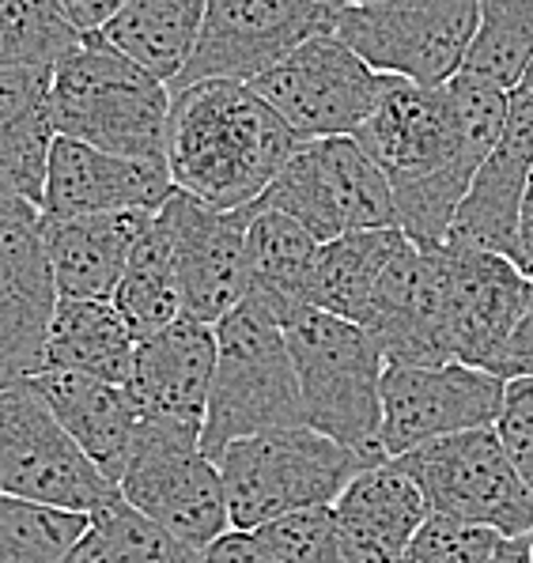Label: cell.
Returning a JSON list of instances; mask_svg holds the SVG:
<instances>
[{
    "label": "cell",
    "instance_id": "6da1fadb",
    "mask_svg": "<svg viewBox=\"0 0 533 563\" xmlns=\"http://www.w3.org/2000/svg\"><path fill=\"white\" fill-rule=\"evenodd\" d=\"M507 114L511 91L473 73L454 76L446 88L386 76L356 141L390 178L398 223L420 250L446 246L454 212L500 144Z\"/></svg>",
    "mask_w": 533,
    "mask_h": 563
},
{
    "label": "cell",
    "instance_id": "7a4b0ae2",
    "mask_svg": "<svg viewBox=\"0 0 533 563\" xmlns=\"http://www.w3.org/2000/svg\"><path fill=\"white\" fill-rule=\"evenodd\" d=\"M299 136L243 80H197L175 88L167 170L201 205L238 212L265 197Z\"/></svg>",
    "mask_w": 533,
    "mask_h": 563
},
{
    "label": "cell",
    "instance_id": "3957f363",
    "mask_svg": "<svg viewBox=\"0 0 533 563\" xmlns=\"http://www.w3.org/2000/svg\"><path fill=\"white\" fill-rule=\"evenodd\" d=\"M170 102V84L110 46L102 34H84L80 46L54 65L49 114L57 136L91 148L167 163Z\"/></svg>",
    "mask_w": 533,
    "mask_h": 563
},
{
    "label": "cell",
    "instance_id": "277c9868",
    "mask_svg": "<svg viewBox=\"0 0 533 563\" xmlns=\"http://www.w3.org/2000/svg\"><path fill=\"white\" fill-rule=\"evenodd\" d=\"M284 336L299 371L307 428L371 465L390 462L382 450L386 352L371 329L307 307L284 322Z\"/></svg>",
    "mask_w": 533,
    "mask_h": 563
},
{
    "label": "cell",
    "instance_id": "5b68a950",
    "mask_svg": "<svg viewBox=\"0 0 533 563\" xmlns=\"http://www.w3.org/2000/svg\"><path fill=\"white\" fill-rule=\"evenodd\" d=\"M216 378L201 443L212 457L238 439L307 428L303 389L284 325L257 302H238L216 325Z\"/></svg>",
    "mask_w": 533,
    "mask_h": 563
},
{
    "label": "cell",
    "instance_id": "8992f818",
    "mask_svg": "<svg viewBox=\"0 0 533 563\" xmlns=\"http://www.w3.org/2000/svg\"><path fill=\"white\" fill-rule=\"evenodd\" d=\"M231 530L257 533L299 510L333 507L371 462L314 428L238 439L216 457Z\"/></svg>",
    "mask_w": 533,
    "mask_h": 563
},
{
    "label": "cell",
    "instance_id": "52a82bcc",
    "mask_svg": "<svg viewBox=\"0 0 533 563\" xmlns=\"http://www.w3.org/2000/svg\"><path fill=\"white\" fill-rule=\"evenodd\" d=\"M118 492L129 507L182 537L197 552L231 530L220 465L193 423L141 420Z\"/></svg>",
    "mask_w": 533,
    "mask_h": 563
},
{
    "label": "cell",
    "instance_id": "ba28073f",
    "mask_svg": "<svg viewBox=\"0 0 533 563\" xmlns=\"http://www.w3.org/2000/svg\"><path fill=\"white\" fill-rule=\"evenodd\" d=\"M257 205L291 216L318 242L345 239L356 231L401 228L390 178L356 136L299 144Z\"/></svg>",
    "mask_w": 533,
    "mask_h": 563
},
{
    "label": "cell",
    "instance_id": "9c48e42d",
    "mask_svg": "<svg viewBox=\"0 0 533 563\" xmlns=\"http://www.w3.org/2000/svg\"><path fill=\"white\" fill-rule=\"evenodd\" d=\"M0 496L80 515H95L122 496L65 431L34 378L0 389Z\"/></svg>",
    "mask_w": 533,
    "mask_h": 563
},
{
    "label": "cell",
    "instance_id": "30bf717a",
    "mask_svg": "<svg viewBox=\"0 0 533 563\" xmlns=\"http://www.w3.org/2000/svg\"><path fill=\"white\" fill-rule=\"evenodd\" d=\"M480 0H367L341 8L337 31L375 73L446 88L466 73Z\"/></svg>",
    "mask_w": 533,
    "mask_h": 563
},
{
    "label": "cell",
    "instance_id": "8fae6325",
    "mask_svg": "<svg viewBox=\"0 0 533 563\" xmlns=\"http://www.w3.org/2000/svg\"><path fill=\"white\" fill-rule=\"evenodd\" d=\"M393 462L417 481L432 515L500 537H533V488L522 481L496 428L462 431Z\"/></svg>",
    "mask_w": 533,
    "mask_h": 563
},
{
    "label": "cell",
    "instance_id": "7c38bea8",
    "mask_svg": "<svg viewBox=\"0 0 533 563\" xmlns=\"http://www.w3.org/2000/svg\"><path fill=\"white\" fill-rule=\"evenodd\" d=\"M382 84L386 76L375 73L337 31H325L265 68L251 80V88L307 144L356 136L359 125L371 118Z\"/></svg>",
    "mask_w": 533,
    "mask_h": 563
},
{
    "label": "cell",
    "instance_id": "4fadbf2b",
    "mask_svg": "<svg viewBox=\"0 0 533 563\" xmlns=\"http://www.w3.org/2000/svg\"><path fill=\"white\" fill-rule=\"evenodd\" d=\"M507 383L469 363H386L382 375V450L406 457L412 450L496 428Z\"/></svg>",
    "mask_w": 533,
    "mask_h": 563
},
{
    "label": "cell",
    "instance_id": "5bb4252c",
    "mask_svg": "<svg viewBox=\"0 0 533 563\" xmlns=\"http://www.w3.org/2000/svg\"><path fill=\"white\" fill-rule=\"evenodd\" d=\"M337 15L341 8L330 0H209L201 38L175 88L197 80L251 84L291 49L337 27Z\"/></svg>",
    "mask_w": 533,
    "mask_h": 563
},
{
    "label": "cell",
    "instance_id": "9a60e30c",
    "mask_svg": "<svg viewBox=\"0 0 533 563\" xmlns=\"http://www.w3.org/2000/svg\"><path fill=\"white\" fill-rule=\"evenodd\" d=\"M254 205L238 212L201 205L178 189L159 208V223L170 239V254L182 288V314L204 325H220L246 299V235Z\"/></svg>",
    "mask_w": 533,
    "mask_h": 563
},
{
    "label": "cell",
    "instance_id": "2e32d148",
    "mask_svg": "<svg viewBox=\"0 0 533 563\" xmlns=\"http://www.w3.org/2000/svg\"><path fill=\"white\" fill-rule=\"evenodd\" d=\"M386 363H454L451 349V262L443 250L406 242L386 268L367 325Z\"/></svg>",
    "mask_w": 533,
    "mask_h": 563
},
{
    "label": "cell",
    "instance_id": "e0dca14e",
    "mask_svg": "<svg viewBox=\"0 0 533 563\" xmlns=\"http://www.w3.org/2000/svg\"><path fill=\"white\" fill-rule=\"evenodd\" d=\"M178 194L167 163L129 159L91 148L73 136H57L46 163L38 216H114L159 212Z\"/></svg>",
    "mask_w": 533,
    "mask_h": 563
},
{
    "label": "cell",
    "instance_id": "ac0fdd59",
    "mask_svg": "<svg viewBox=\"0 0 533 563\" xmlns=\"http://www.w3.org/2000/svg\"><path fill=\"white\" fill-rule=\"evenodd\" d=\"M57 302L62 296L38 220L0 223V389L46 371V341Z\"/></svg>",
    "mask_w": 533,
    "mask_h": 563
},
{
    "label": "cell",
    "instance_id": "d6986e66",
    "mask_svg": "<svg viewBox=\"0 0 533 563\" xmlns=\"http://www.w3.org/2000/svg\"><path fill=\"white\" fill-rule=\"evenodd\" d=\"M533 181V95L514 88L507 129L496 152L473 178L466 201L458 205L446 246L485 250L514 262L519 250V220Z\"/></svg>",
    "mask_w": 533,
    "mask_h": 563
},
{
    "label": "cell",
    "instance_id": "ffe728a7",
    "mask_svg": "<svg viewBox=\"0 0 533 563\" xmlns=\"http://www.w3.org/2000/svg\"><path fill=\"white\" fill-rule=\"evenodd\" d=\"M451 262V349L454 363L492 371L507 336L533 299V280L511 257L446 246Z\"/></svg>",
    "mask_w": 533,
    "mask_h": 563
},
{
    "label": "cell",
    "instance_id": "44dd1931",
    "mask_svg": "<svg viewBox=\"0 0 533 563\" xmlns=\"http://www.w3.org/2000/svg\"><path fill=\"white\" fill-rule=\"evenodd\" d=\"M216 325L178 318L163 333L136 344L129 394L144 420H178L204 431L212 378H216Z\"/></svg>",
    "mask_w": 533,
    "mask_h": 563
},
{
    "label": "cell",
    "instance_id": "7402d4cb",
    "mask_svg": "<svg viewBox=\"0 0 533 563\" xmlns=\"http://www.w3.org/2000/svg\"><path fill=\"white\" fill-rule=\"evenodd\" d=\"M156 212L38 216L54 284L62 299H114L129 257Z\"/></svg>",
    "mask_w": 533,
    "mask_h": 563
},
{
    "label": "cell",
    "instance_id": "603a6c76",
    "mask_svg": "<svg viewBox=\"0 0 533 563\" xmlns=\"http://www.w3.org/2000/svg\"><path fill=\"white\" fill-rule=\"evenodd\" d=\"M333 518L352 563H401L412 537L432 518V507L417 481L390 457L341 492Z\"/></svg>",
    "mask_w": 533,
    "mask_h": 563
},
{
    "label": "cell",
    "instance_id": "cb8c5ba5",
    "mask_svg": "<svg viewBox=\"0 0 533 563\" xmlns=\"http://www.w3.org/2000/svg\"><path fill=\"white\" fill-rule=\"evenodd\" d=\"M34 386L42 389L49 409L65 423L68 435L80 443L84 454L114 484L122 481L125 462L133 454V439L144 420L133 394L118 383L76 375V371H42Z\"/></svg>",
    "mask_w": 533,
    "mask_h": 563
},
{
    "label": "cell",
    "instance_id": "d4e9b609",
    "mask_svg": "<svg viewBox=\"0 0 533 563\" xmlns=\"http://www.w3.org/2000/svg\"><path fill=\"white\" fill-rule=\"evenodd\" d=\"M322 254L303 223L273 208L254 205L251 235H246V302H257L284 325L311 302V276Z\"/></svg>",
    "mask_w": 533,
    "mask_h": 563
},
{
    "label": "cell",
    "instance_id": "484cf974",
    "mask_svg": "<svg viewBox=\"0 0 533 563\" xmlns=\"http://www.w3.org/2000/svg\"><path fill=\"white\" fill-rule=\"evenodd\" d=\"M54 68H0V170L42 205L46 163L57 141L49 114Z\"/></svg>",
    "mask_w": 533,
    "mask_h": 563
},
{
    "label": "cell",
    "instance_id": "4316f807",
    "mask_svg": "<svg viewBox=\"0 0 533 563\" xmlns=\"http://www.w3.org/2000/svg\"><path fill=\"white\" fill-rule=\"evenodd\" d=\"M136 336L110 299H62L46 341V371L107 378L129 386Z\"/></svg>",
    "mask_w": 533,
    "mask_h": 563
},
{
    "label": "cell",
    "instance_id": "83f0119b",
    "mask_svg": "<svg viewBox=\"0 0 533 563\" xmlns=\"http://www.w3.org/2000/svg\"><path fill=\"white\" fill-rule=\"evenodd\" d=\"M406 242L409 235L401 228L356 231V235L322 242L307 302L314 310L345 318V322L367 325L378 284Z\"/></svg>",
    "mask_w": 533,
    "mask_h": 563
},
{
    "label": "cell",
    "instance_id": "f1b7e54d",
    "mask_svg": "<svg viewBox=\"0 0 533 563\" xmlns=\"http://www.w3.org/2000/svg\"><path fill=\"white\" fill-rule=\"evenodd\" d=\"M209 0H133L102 38L175 88L204 27Z\"/></svg>",
    "mask_w": 533,
    "mask_h": 563
},
{
    "label": "cell",
    "instance_id": "f546056e",
    "mask_svg": "<svg viewBox=\"0 0 533 563\" xmlns=\"http://www.w3.org/2000/svg\"><path fill=\"white\" fill-rule=\"evenodd\" d=\"M110 302H114L118 314L125 318V325H129V333L136 336V344L163 333V329L170 322H178V318H186L175 254H170V239L159 223V212L152 216V223L144 228L133 257H129L122 284H118V291Z\"/></svg>",
    "mask_w": 533,
    "mask_h": 563
},
{
    "label": "cell",
    "instance_id": "4dcf8cb0",
    "mask_svg": "<svg viewBox=\"0 0 533 563\" xmlns=\"http://www.w3.org/2000/svg\"><path fill=\"white\" fill-rule=\"evenodd\" d=\"M91 515L0 496V563H65L88 537Z\"/></svg>",
    "mask_w": 533,
    "mask_h": 563
},
{
    "label": "cell",
    "instance_id": "1f68e13d",
    "mask_svg": "<svg viewBox=\"0 0 533 563\" xmlns=\"http://www.w3.org/2000/svg\"><path fill=\"white\" fill-rule=\"evenodd\" d=\"M533 65V0H480V27L466 73L514 91Z\"/></svg>",
    "mask_w": 533,
    "mask_h": 563
},
{
    "label": "cell",
    "instance_id": "d6a6232c",
    "mask_svg": "<svg viewBox=\"0 0 533 563\" xmlns=\"http://www.w3.org/2000/svg\"><path fill=\"white\" fill-rule=\"evenodd\" d=\"M80 38L57 0H0V68H54Z\"/></svg>",
    "mask_w": 533,
    "mask_h": 563
},
{
    "label": "cell",
    "instance_id": "836d02e7",
    "mask_svg": "<svg viewBox=\"0 0 533 563\" xmlns=\"http://www.w3.org/2000/svg\"><path fill=\"white\" fill-rule=\"evenodd\" d=\"M91 526L107 541L118 563H204V552L186 544L182 537L163 530L159 522L144 518L122 496L91 515Z\"/></svg>",
    "mask_w": 533,
    "mask_h": 563
},
{
    "label": "cell",
    "instance_id": "e575fe53",
    "mask_svg": "<svg viewBox=\"0 0 533 563\" xmlns=\"http://www.w3.org/2000/svg\"><path fill=\"white\" fill-rule=\"evenodd\" d=\"M257 537H262L284 563H352L345 552V541H341L333 507L299 510V515H288V518H280V522L257 530Z\"/></svg>",
    "mask_w": 533,
    "mask_h": 563
},
{
    "label": "cell",
    "instance_id": "d590c367",
    "mask_svg": "<svg viewBox=\"0 0 533 563\" xmlns=\"http://www.w3.org/2000/svg\"><path fill=\"white\" fill-rule=\"evenodd\" d=\"M496 541H500V533L492 530L432 515L424 522V530L412 537L401 563H485L488 552L496 549Z\"/></svg>",
    "mask_w": 533,
    "mask_h": 563
},
{
    "label": "cell",
    "instance_id": "8d00e7d4",
    "mask_svg": "<svg viewBox=\"0 0 533 563\" xmlns=\"http://www.w3.org/2000/svg\"><path fill=\"white\" fill-rule=\"evenodd\" d=\"M496 435L507 446L511 462L519 465L522 481L533 488V378L507 383L503 412L496 420Z\"/></svg>",
    "mask_w": 533,
    "mask_h": 563
},
{
    "label": "cell",
    "instance_id": "74e56055",
    "mask_svg": "<svg viewBox=\"0 0 533 563\" xmlns=\"http://www.w3.org/2000/svg\"><path fill=\"white\" fill-rule=\"evenodd\" d=\"M492 375H500L503 383H514V378H533V299L526 307V314L519 318V325L507 336L500 360H496Z\"/></svg>",
    "mask_w": 533,
    "mask_h": 563
},
{
    "label": "cell",
    "instance_id": "f35d334b",
    "mask_svg": "<svg viewBox=\"0 0 533 563\" xmlns=\"http://www.w3.org/2000/svg\"><path fill=\"white\" fill-rule=\"evenodd\" d=\"M204 563H284V560L257 533L227 530L220 541H212L204 549Z\"/></svg>",
    "mask_w": 533,
    "mask_h": 563
},
{
    "label": "cell",
    "instance_id": "ab89813d",
    "mask_svg": "<svg viewBox=\"0 0 533 563\" xmlns=\"http://www.w3.org/2000/svg\"><path fill=\"white\" fill-rule=\"evenodd\" d=\"M80 34H102L133 0H57Z\"/></svg>",
    "mask_w": 533,
    "mask_h": 563
},
{
    "label": "cell",
    "instance_id": "60d3db41",
    "mask_svg": "<svg viewBox=\"0 0 533 563\" xmlns=\"http://www.w3.org/2000/svg\"><path fill=\"white\" fill-rule=\"evenodd\" d=\"M12 220H38V205L0 170V223H12Z\"/></svg>",
    "mask_w": 533,
    "mask_h": 563
},
{
    "label": "cell",
    "instance_id": "b9f144b4",
    "mask_svg": "<svg viewBox=\"0 0 533 563\" xmlns=\"http://www.w3.org/2000/svg\"><path fill=\"white\" fill-rule=\"evenodd\" d=\"M514 265L533 280V181L526 189V205H522V220H519V250H514Z\"/></svg>",
    "mask_w": 533,
    "mask_h": 563
},
{
    "label": "cell",
    "instance_id": "7bdbcfd3",
    "mask_svg": "<svg viewBox=\"0 0 533 563\" xmlns=\"http://www.w3.org/2000/svg\"><path fill=\"white\" fill-rule=\"evenodd\" d=\"M485 563H533V537H500Z\"/></svg>",
    "mask_w": 533,
    "mask_h": 563
},
{
    "label": "cell",
    "instance_id": "ee69618b",
    "mask_svg": "<svg viewBox=\"0 0 533 563\" xmlns=\"http://www.w3.org/2000/svg\"><path fill=\"white\" fill-rule=\"evenodd\" d=\"M65 563H118V560H114V552L107 549V541L99 537V530L91 526L88 537H84V541L76 544L73 556H68Z\"/></svg>",
    "mask_w": 533,
    "mask_h": 563
},
{
    "label": "cell",
    "instance_id": "f6af8a7d",
    "mask_svg": "<svg viewBox=\"0 0 533 563\" xmlns=\"http://www.w3.org/2000/svg\"><path fill=\"white\" fill-rule=\"evenodd\" d=\"M519 88L533 95V65H530V73H526V76H522V84H519Z\"/></svg>",
    "mask_w": 533,
    "mask_h": 563
},
{
    "label": "cell",
    "instance_id": "bcb514c9",
    "mask_svg": "<svg viewBox=\"0 0 533 563\" xmlns=\"http://www.w3.org/2000/svg\"><path fill=\"white\" fill-rule=\"evenodd\" d=\"M330 4H337V8H352V4H367V0H330Z\"/></svg>",
    "mask_w": 533,
    "mask_h": 563
}]
</instances>
